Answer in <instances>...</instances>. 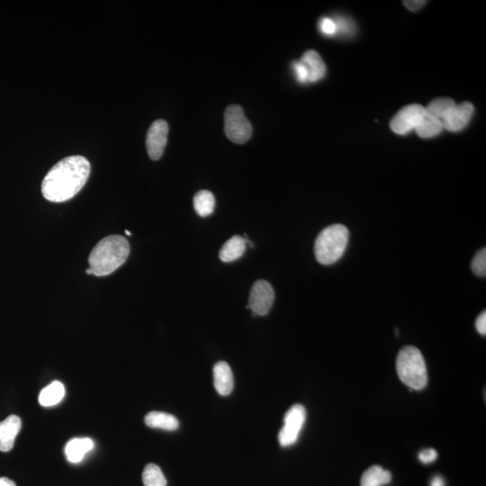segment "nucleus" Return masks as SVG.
Listing matches in <instances>:
<instances>
[{
    "instance_id": "nucleus-15",
    "label": "nucleus",
    "mask_w": 486,
    "mask_h": 486,
    "mask_svg": "<svg viewBox=\"0 0 486 486\" xmlns=\"http://www.w3.org/2000/svg\"><path fill=\"white\" fill-rule=\"evenodd\" d=\"M146 424L153 429H162L173 431L179 429V421L172 414L162 411H151L146 416Z\"/></svg>"
},
{
    "instance_id": "nucleus-28",
    "label": "nucleus",
    "mask_w": 486,
    "mask_h": 486,
    "mask_svg": "<svg viewBox=\"0 0 486 486\" xmlns=\"http://www.w3.org/2000/svg\"><path fill=\"white\" fill-rule=\"evenodd\" d=\"M475 328L482 335L486 334V313H482L475 321Z\"/></svg>"
},
{
    "instance_id": "nucleus-12",
    "label": "nucleus",
    "mask_w": 486,
    "mask_h": 486,
    "mask_svg": "<svg viewBox=\"0 0 486 486\" xmlns=\"http://www.w3.org/2000/svg\"><path fill=\"white\" fill-rule=\"evenodd\" d=\"M215 388L222 397L231 395L234 388L233 371L226 362H220L214 366Z\"/></svg>"
},
{
    "instance_id": "nucleus-7",
    "label": "nucleus",
    "mask_w": 486,
    "mask_h": 486,
    "mask_svg": "<svg viewBox=\"0 0 486 486\" xmlns=\"http://www.w3.org/2000/svg\"><path fill=\"white\" fill-rule=\"evenodd\" d=\"M275 300V293L271 284L265 280H257L250 290L247 309L252 311L253 316H265L269 313Z\"/></svg>"
},
{
    "instance_id": "nucleus-26",
    "label": "nucleus",
    "mask_w": 486,
    "mask_h": 486,
    "mask_svg": "<svg viewBox=\"0 0 486 486\" xmlns=\"http://www.w3.org/2000/svg\"><path fill=\"white\" fill-rule=\"evenodd\" d=\"M293 70L295 72V75L296 79L300 83L309 82V73L307 66L304 63L299 60V62H295L292 64Z\"/></svg>"
},
{
    "instance_id": "nucleus-4",
    "label": "nucleus",
    "mask_w": 486,
    "mask_h": 486,
    "mask_svg": "<svg viewBox=\"0 0 486 486\" xmlns=\"http://www.w3.org/2000/svg\"><path fill=\"white\" fill-rule=\"evenodd\" d=\"M397 370L399 378L411 390H423L426 388V363L417 347L407 346L401 350L397 356Z\"/></svg>"
},
{
    "instance_id": "nucleus-5",
    "label": "nucleus",
    "mask_w": 486,
    "mask_h": 486,
    "mask_svg": "<svg viewBox=\"0 0 486 486\" xmlns=\"http://www.w3.org/2000/svg\"><path fill=\"white\" fill-rule=\"evenodd\" d=\"M224 132L228 139L237 144L245 143L252 136V124L240 105H231L225 110Z\"/></svg>"
},
{
    "instance_id": "nucleus-18",
    "label": "nucleus",
    "mask_w": 486,
    "mask_h": 486,
    "mask_svg": "<svg viewBox=\"0 0 486 486\" xmlns=\"http://www.w3.org/2000/svg\"><path fill=\"white\" fill-rule=\"evenodd\" d=\"M65 395V389L60 382L51 383L50 385L45 388L39 395V402L43 407H53L59 404Z\"/></svg>"
},
{
    "instance_id": "nucleus-31",
    "label": "nucleus",
    "mask_w": 486,
    "mask_h": 486,
    "mask_svg": "<svg viewBox=\"0 0 486 486\" xmlns=\"http://www.w3.org/2000/svg\"><path fill=\"white\" fill-rule=\"evenodd\" d=\"M0 486H17L15 482L8 478H0Z\"/></svg>"
},
{
    "instance_id": "nucleus-25",
    "label": "nucleus",
    "mask_w": 486,
    "mask_h": 486,
    "mask_svg": "<svg viewBox=\"0 0 486 486\" xmlns=\"http://www.w3.org/2000/svg\"><path fill=\"white\" fill-rule=\"evenodd\" d=\"M337 25V34L349 35L354 32L353 23L345 18H338L335 19Z\"/></svg>"
},
{
    "instance_id": "nucleus-22",
    "label": "nucleus",
    "mask_w": 486,
    "mask_h": 486,
    "mask_svg": "<svg viewBox=\"0 0 486 486\" xmlns=\"http://www.w3.org/2000/svg\"><path fill=\"white\" fill-rule=\"evenodd\" d=\"M144 486H167V480L162 469L155 464L146 466L143 473Z\"/></svg>"
},
{
    "instance_id": "nucleus-11",
    "label": "nucleus",
    "mask_w": 486,
    "mask_h": 486,
    "mask_svg": "<svg viewBox=\"0 0 486 486\" xmlns=\"http://www.w3.org/2000/svg\"><path fill=\"white\" fill-rule=\"evenodd\" d=\"M21 425L20 418L17 415H11L0 423V452H11L21 430Z\"/></svg>"
},
{
    "instance_id": "nucleus-24",
    "label": "nucleus",
    "mask_w": 486,
    "mask_h": 486,
    "mask_svg": "<svg viewBox=\"0 0 486 486\" xmlns=\"http://www.w3.org/2000/svg\"><path fill=\"white\" fill-rule=\"evenodd\" d=\"M319 28L324 35L327 37H333L337 34V25L334 19L329 18H321L319 23Z\"/></svg>"
},
{
    "instance_id": "nucleus-21",
    "label": "nucleus",
    "mask_w": 486,
    "mask_h": 486,
    "mask_svg": "<svg viewBox=\"0 0 486 486\" xmlns=\"http://www.w3.org/2000/svg\"><path fill=\"white\" fill-rule=\"evenodd\" d=\"M444 130L442 122L439 119L425 117L419 127L416 128L418 136L421 138H433L442 133Z\"/></svg>"
},
{
    "instance_id": "nucleus-20",
    "label": "nucleus",
    "mask_w": 486,
    "mask_h": 486,
    "mask_svg": "<svg viewBox=\"0 0 486 486\" xmlns=\"http://www.w3.org/2000/svg\"><path fill=\"white\" fill-rule=\"evenodd\" d=\"M194 207L199 217H209L215 211V196L208 191H201L196 193L194 198Z\"/></svg>"
},
{
    "instance_id": "nucleus-6",
    "label": "nucleus",
    "mask_w": 486,
    "mask_h": 486,
    "mask_svg": "<svg viewBox=\"0 0 486 486\" xmlns=\"http://www.w3.org/2000/svg\"><path fill=\"white\" fill-rule=\"evenodd\" d=\"M305 420L307 411L301 404H295L286 411L284 425L279 433V442L281 447H290L298 442Z\"/></svg>"
},
{
    "instance_id": "nucleus-1",
    "label": "nucleus",
    "mask_w": 486,
    "mask_h": 486,
    "mask_svg": "<svg viewBox=\"0 0 486 486\" xmlns=\"http://www.w3.org/2000/svg\"><path fill=\"white\" fill-rule=\"evenodd\" d=\"M90 163L79 155L67 157L50 170L41 183L45 199L53 203L70 200L82 191L90 175Z\"/></svg>"
},
{
    "instance_id": "nucleus-13",
    "label": "nucleus",
    "mask_w": 486,
    "mask_h": 486,
    "mask_svg": "<svg viewBox=\"0 0 486 486\" xmlns=\"http://www.w3.org/2000/svg\"><path fill=\"white\" fill-rule=\"evenodd\" d=\"M249 243L247 236L243 238L240 235H235L222 247L219 257L224 262H233L239 260L245 253L246 244Z\"/></svg>"
},
{
    "instance_id": "nucleus-2",
    "label": "nucleus",
    "mask_w": 486,
    "mask_h": 486,
    "mask_svg": "<svg viewBox=\"0 0 486 486\" xmlns=\"http://www.w3.org/2000/svg\"><path fill=\"white\" fill-rule=\"evenodd\" d=\"M129 254L128 241L121 235H110L92 250L89 257V269L96 276L110 275L127 262Z\"/></svg>"
},
{
    "instance_id": "nucleus-30",
    "label": "nucleus",
    "mask_w": 486,
    "mask_h": 486,
    "mask_svg": "<svg viewBox=\"0 0 486 486\" xmlns=\"http://www.w3.org/2000/svg\"><path fill=\"white\" fill-rule=\"evenodd\" d=\"M430 486H446V484L442 476L436 475L431 480Z\"/></svg>"
},
{
    "instance_id": "nucleus-8",
    "label": "nucleus",
    "mask_w": 486,
    "mask_h": 486,
    "mask_svg": "<svg viewBox=\"0 0 486 486\" xmlns=\"http://www.w3.org/2000/svg\"><path fill=\"white\" fill-rule=\"evenodd\" d=\"M425 108L419 104H413L405 106L401 109L397 115L392 117L390 127L395 134L405 135L411 131L416 130L424 117Z\"/></svg>"
},
{
    "instance_id": "nucleus-14",
    "label": "nucleus",
    "mask_w": 486,
    "mask_h": 486,
    "mask_svg": "<svg viewBox=\"0 0 486 486\" xmlns=\"http://www.w3.org/2000/svg\"><path fill=\"white\" fill-rule=\"evenodd\" d=\"M301 62L307 68L309 82H317L324 78L326 74V66L320 54L314 50L307 51L302 56Z\"/></svg>"
},
{
    "instance_id": "nucleus-19",
    "label": "nucleus",
    "mask_w": 486,
    "mask_h": 486,
    "mask_svg": "<svg viewBox=\"0 0 486 486\" xmlns=\"http://www.w3.org/2000/svg\"><path fill=\"white\" fill-rule=\"evenodd\" d=\"M456 105L455 101L452 98H437L435 101H431L427 108H425V114L427 117L439 119L442 122L443 119Z\"/></svg>"
},
{
    "instance_id": "nucleus-9",
    "label": "nucleus",
    "mask_w": 486,
    "mask_h": 486,
    "mask_svg": "<svg viewBox=\"0 0 486 486\" xmlns=\"http://www.w3.org/2000/svg\"><path fill=\"white\" fill-rule=\"evenodd\" d=\"M169 124L165 120H157L151 125L147 134L146 147L148 155L153 160L162 156L168 141Z\"/></svg>"
},
{
    "instance_id": "nucleus-16",
    "label": "nucleus",
    "mask_w": 486,
    "mask_h": 486,
    "mask_svg": "<svg viewBox=\"0 0 486 486\" xmlns=\"http://www.w3.org/2000/svg\"><path fill=\"white\" fill-rule=\"evenodd\" d=\"M94 447V443L89 437L73 439L67 444L65 453L68 460L72 463L82 461L87 453Z\"/></svg>"
},
{
    "instance_id": "nucleus-10",
    "label": "nucleus",
    "mask_w": 486,
    "mask_h": 486,
    "mask_svg": "<svg viewBox=\"0 0 486 486\" xmlns=\"http://www.w3.org/2000/svg\"><path fill=\"white\" fill-rule=\"evenodd\" d=\"M475 108L471 103L464 102L462 104L456 105L443 119L444 129L452 133L464 130L471 121Z\"/></svg>"
},
{
    "instance_id": "nucleus-33",
    "label": "nucleus",
    "mask_w": 486,
    "mask_h": 486,
    "mask_svg": "<svg viewBox=\"0 0 486 486\" xmlns=\"http://www.w3.org/2000/svg\"><path fill=\"white\" fill-rule=\"evenodd\" d=\"M125 234H127L128 235V236H130V235H131L130 231H127V230H125Z\"/></svg>"
},
{
    "instance_id": "nucleus-3",
    "label": "nucleus",
    "mask_w": 486,
    "mask_h": 486,
    "mask_svg": "<svg viewBox=\"0 0 486 486\" xmlns=\"http://www.w3.org/2000/svg\"><path fill=\"white\" fill-rule=\"evenodd\" d=\"M349 230L343 224H333L319 234L314 243V254L319 263L331 265L345 253Z\"/></svg>"
},
{
    "instance_id": "nucleus-32",
    "label": "nucleus",
    "mask_w": 486,
    "mask_h": 486,
    "mask_svg": "<svg viewBox=\"0 0 486 486\" xmlns=\"http://www.w3.org/2000/svg\"><path fill=\"white\" fill-rule=\"evenodd\" d=\"M86 273H87V274H88V275H93L92 270L90 269H87V270H86Z\"/></svg>"
},
{
    "instance_id": "nucleus-23",
    "label": "nucleus",
    "mask_w": 486,
    "mask_h": 486,
    "mask_svg": "<svg viewBox=\"0 0 486 486\" xmlns=\"http://www.w3.org/2000/svg\"><path fill=\"white\" fill-rule=\"evenodd\" d=\"M472 271L476 276H486V249H482L475 254L474 259L471 264Z\"/></svg>"
},
{
    "instance_id": "nucleus-29",
    "label": "nucleus",
    "mask_w": 486,
    "mask_h": 486,
    "mask_svg": "<svg viewBox=\"0 0 486 486\" xmlns=\"http://www.w3.org/2000/svg\"><path fill=\"white\" fill-rule=\"evenodd\" d=\"M404 3L405 6L411 11H420L426 4V1H423V0H411V1H404Z\"/></svg>"
},
{
    "instance_id": "nucleus-17",
    "label": "nucleus",
    "mask_w": 486,
    "mask_h": 486,
    "mask_svg": "<svg viewBox=\"0 0 486 486\" xmlns=\"http://www.w3.org/2000/svg\"><path fill=\"white\" fill-rule=\"evenodd\" d=\"M392 480L391 473L381 466H373L364 473L360 486H383Z\"/></svg>"
},
{
    "instance_id": "nucleus-27",
    "label": "nucleus",
    "mask_w": 486,
    "mask_h": 486,
    "mask_svg": "<svg viewBox=\"0 0 486 486\" xmlns=\"http://www.w3.org/2000/svg\"><path fill=\"white\" fill-rule=\"evenodd\" d=\"M437 458V453L435 449H424L419 454V459L423 464H430L435 461Z\"/></svg>"
}]
</instances>
